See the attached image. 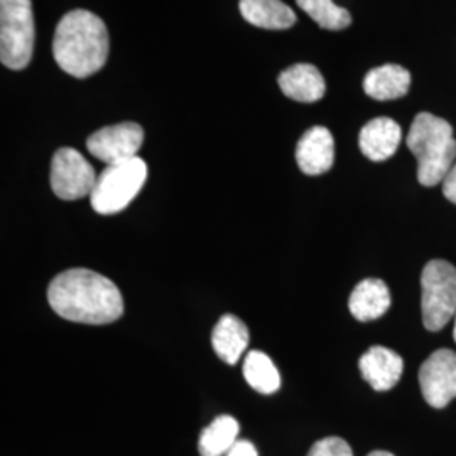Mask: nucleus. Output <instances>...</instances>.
<instances>
[{
  "label": "nucleus",
  "mask_w": 456,
  "mask_h": 456,
  "mask_svg": "<svg viewBox=\"0 0 456 456\" xmlns=\"http://www.w3.org/2000/svg\"><path fill=\"white\" fill-rule=\"evenodd\" d=\"M48 301L58 316L83 325H109L124 313L115 282L90 269H69L54 277Z\"/></svg>",
  "instance_id": "f257e3e1"
},
{
  "label": "nucleus",
  "mask_w": 456,
  "mask_h": 456,
  "mask_svg": "<svg viewBox=\"0 0 456 456\" xmlns=\"http://www.w3.org/2000/svg\"><path fill=\"white\" fill-rule=\"evenodd\" d=\"M109 46L105 22L90 11L75 9L58 22L53 39V56L68 75L86 78L107 63Z\"/></svg>",
  "instance_id": "f03ea898"
},
{
  "label": "nucleus",
  "mask_w": 456,
  "mask_h": 456,
  "mask_svg": "<svg viewBox=\"0 0 456 456\" xmlns=\"http://www.w3.org/2000/svg\"><path fill=\"white\" fill-rule=\"evenodd\" d=\"M409 151L418 159V180L423 186H436L456 163L453 127L436 115L421 112L409 129Z\"/></svg>",
  "instance_id": "7ed1b4c3"
},
{
  "label": "nucleus",
  "mask_w": 456,
  "mask_h": 456,
  "mask_svg": "<svg viewBox=\"0 0 456 456\" xmlns=\"http://www.w3.org/2000/svg\"><path fill=\"white\" fill-rule=\"evenodd\" d=\"M147 178V166L139 156L124 163L107 166L98 175L97 184L90 195L92 208L100 215H114L131 205Z\"/></svg>",
  "instance_id": "20e7f679"
},
{
  "label": "nucleus",
  "mask_w": 456,
  "mask_h": 456,
  "mask_svg": "<svg viewBox=\"0 0 456 456\" xmlns=\"http://www.w3.org/2000/svg\"><path fill=\"white\" fill-rule=\"evenodd\" d=\"M31 0H0V60L9 69H24L34 51Z\"/></svg>",
  "instance_id": "39448f33"
},
{
  "label": "nucleus",
  "mask_w": 456,
  "mask_h": 456,
  "mask_svg": "<svg viewBox=\"0 0 456 456\" xmlns=\"http://www.w3.org/2000/svg\"><path fill=\"white\" fill-rule=\"evenodd\" d=\"M423 323L429 331H440L456 314V267L435 259L424 265L421 274Z\"/></svg>",
  "instance_id": "423d86ee"
},
{
  "label": "nucleus",
  "mask_w": 456,
  "mask_h": 456,
  "mask_svg": "<svg viewBox=\"0 0 456 456\" xmlns=\"http://www.w3.org/2000/svg\"><path fill=\"white\" fill-rule=\"evenodd\" d=\"M98 175L92 164L71 147H61L51 161V188L54 195L66 201L92 195Z\"/></svg>",
  "instance_id": "0eeeda50"
},
{
  "label": "nucleus",
  "mask_w": 456,
  "mask_h": 456,
  "mask_svg": "<svg viewBox=\"0 0 456 456\" xmlns=\"http://www.w3.org/2000/svg\"><path fill=\"white\" fill-rule=\"evenodd\" d=\"M144 142V131L135 122H122L94 132L86 139L92 156L109 164L124 163L137 158V151Z\"/></svg>",
  "instance_id": "6e6552de"
},
{
  "label": "nucleus",
  "mask_w": 456,
  "mask_h": 456,
  "mask_svg": "<svg viewBox=\"0 0 456 456\" xmlns=\"http://www.w3.org/2000/svg\"><path fill=\"white\" fill-rule=\"evenodd\" d=\"M424 401L435 409L446 408L456 397V354L443 348L424 360L419 369Z\"/></svg>",
  "instance_id": "1a4fd4ad"
},
{
  "label": "nucleus",
  "mask_w": 456,
  "mask_h": 456,
  "mask_svg": "<svg viewBox=\"0 0 456 456\" xmlns=\"http://www.w3.org/2000/svg\"><path fill=\"white\" fill-rule=\"evenodd\" d=\"M296 161L308 176H320L330 171L335 161V141L331 132L322 126L305 132L296 146Z\"/></svg>",
  "instance_id": "9d476101"
},
{
  "label": "nucleus",
  "mask_w": 456,
  "mask_h": 456,
  "mask_svg": "<svg viewBox=\"0 0 456 456\" xmlns=\"http://www.w3.org/2000/svg\"><path fill=\"white\" fill-rule=\"evenodd\" d=\"M360 372L374 391H391L404 372L403 359L386 346L369 348L359 362Z\"/></svg>",
  "instance_id": "9b49d317"
},
{
  "label": "nucleus",
  "mask_w": 456,
  "mask_h": 456,
  "mask_svg": "<svg viewBox=\"0 0 456 456\" xmlns=\"http://www.w3.org/2000/svg\"><path fill=\"white\" fill-rule=\"evenodd\" d=\"M403 141V131L395 120L389 117H379L367 122L359 135L362 154L374 163L392 158Z\"/></svg>",
  "instance_id": "f8f14e48"
},
{
  "label": "nucleus",
  "mask_w": 456,
  "mask_h": 456,
  "mask_svg": "<svg viewBox=\"0 0 456 456\" xmlns=\"http://www.w3.org/2000/svg\"><path fill=\"white\" fill-rule=\"evenodd\" d=\"M277 83L286 97L303 103L318 102L326 92L323 75L316 66L308 63L289 66L279 75Z\"/></svg>",
  "instance_id": "ddd939ff"
},
{
  "label": "nucleus",
  "mask_w": 456,
  "mask_h": 456,
  "mask_svg": "<svg viewBox=\"0 0 456 456\" xmlns=\"http://www.w3.org/2000/svg\"><path fill=\"white\" fill-rule=\"evenodd\" d=\"M348 308L359 322H372L380 318L391 308V293L387 284L374 277L362 281L350 294Z\"/></svg>",
  "instance_id": "4468645a"
},
{
  "label": "nucleus",
  "mask_w": 456,
  "mask_h": 456,
  "mask_svg": "<svg viewBox=\"0 0 456 456\" xmlns=\"http://www.w3.org/2000/svg\"><path fill=\"white\" fill-rule=\"evenodd\" d=\"M248 340L250 335L247 326L233 314H224L213 328V350L228 365H235L240 360L248 346Z\"/></svg>",
  "instance_id": "2eb2a0df"
},
{
  "label": "nucleus",
  "mask_w": 456,
  "mask_h": 456,
  "mask_svg": "<svg viewBox=\"0 0 456 456\" xmlns=\"http://www.w3.org/2000/svg\"><path fill=\"white\" fill-rule=\"evenodd\" d=\"M239 7L245 20L261 29H289L296 22L293 9L282 0H240Z\"/></svg>",
  "instance_id": "dca6fc26"
},
{
  "label": "nucleus",
  "mask_w": 456,
  "mask_h": 456,
  "mask_svg": "<svg viewBox=\"0 0 456 456\" xmlns=\"http://www.w3.org/2000/svg\"><path fill=\"white\" fill-rule=\"evenodd\" d=\"M411 86V73L399 65L374 68L363 78V90L375 100H395L404 97Z\"/></svg>",
  "instance_id": "f3484780"
},
{
  "label": "nucleus",
  "mask_w": 456,
  "mask_h": 456,
  "mask_svg": "<svg viewBox=\"0 0 456 456\" xmlns=\"http://www.w3.org/2000/svg\"><path fill=\"white\" fill-rule=\"evenodd\" d=\"M240 426L239 421L232 416H218L213 419L210 426H207L201 431V436L198 441V450L201 456H224L227 455L230 448L237 443Z\"/></svg>",
  "instance_id": "a211bd4d"
},
{
  "label": "nucleus",
  "mask_w": 456,
  "mask_h": 456,
  "mask_svg": "<svg viewBox=\"0 0 456 456\" xmlns=\"http://www.w3.org/2000/svg\"><path fill=\"white\" fill-rule=\"evenodd\" d=\"M244 377L254 391L274 394L281 387V375L271 357L259 350L247 354L244 362Z\"/></svg>",
  "instance_id": "6ab92c4d"
},
{
  "label": "nucleus",
  "mask_w": 456,
  "mask_h": 456,
  "mask_svg": "<svg viewBox=\"0 0 456 456\" xmlns=\"http://www.w3.org/2000/svg\"><path fill=\"white\" fill-rule=\"evenodd\" d=\"M296 4L323 29L342 31L352 24L350 12L333 0H296Z\"/></svg>",
  "instance_id": "aec40b11"
},
{
  "label": "nucleus",
  "mask_w": 456,
  "mask_h": 456,
  "mask_svg": "<svg viewBox=\"0 0 456 456\" xmlns=\"http://www.w3.org/2000/svg\"><path fill=\"white\" fill-rule=\"evenodd\" d=\"M308 456H354V453L346 441L337 436H330V438L316 441Z\"/></svg>",
  "instance_id": "412c9836"
},
{
  "label": "nucleus",
  "mask_w": 456,
  "mask_h": 456,
  "mask_svg": "<svg viewBox=\"0 0 456 456\" xmlns=\"http://www.w3.org/2000/svg\"><path fill=\"white\" fill-rule=\"evenodd\" d=\"M443 195L446 196V200H450L452 203L456 205V163L450 169V173L446 175V178L443 181Z\"/></svg>",
  "instance_id": "4be33fe9"
},
{
  "label": "nucleus",
  "mask_w": 456,
  "mask_h": 456,
  "mask_svg": "<svg viewBox=\"0 0 456 456\" xmlns=\"http://www.w3.org/2000/svg\"><path fill=\"white\" fill-rule=\"evenodd\" d=\"M225 456H259L256 446L247 440H239Z\"/></svg>",
  "instance_id": "5701e85b"
},
{
  "label": "nucleus",
  "mask_w": 456,
  "mask_h": 456,
  "mask_svg": "<svg viewBox=\"0 0 456 456\" xmlns=\"http://www.w3.org/2000/svg\"><path fill=\"white\" fill-rule=\"evenodd\" d=\"M369 456H394L389 452H382V450H379V452H372Z\"/></svg>",
  "instance_id": "b1692460"
},
{
  "label": "nucleus",
  "mask_w": 456,
  "mask_h": 456,
  "mask_svg": "<svg viewBox=\"0 0 456 456\" xmlns=\"http://www.w3.org/2000/svg\"><path fill=\"white\" fill-rule=\"evenodd\" d=\"M453 338H455V342H456V314H455V328H453Z\"/></svg>",
  "instance_id": "393cba45"
}]
</instances>
